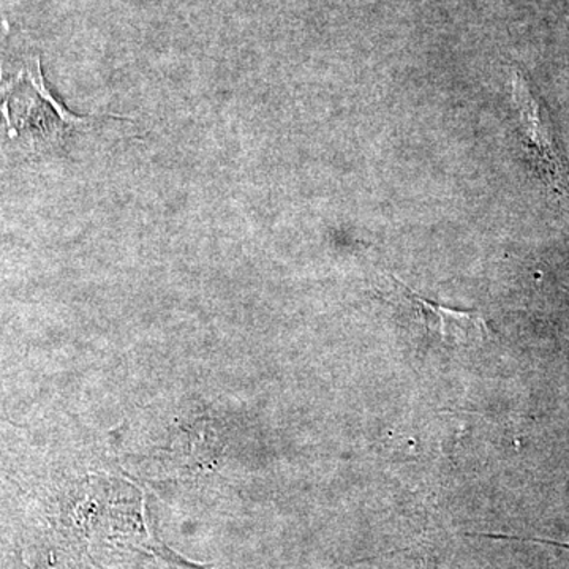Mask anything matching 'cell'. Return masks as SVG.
Instances as JSON below:
<instances>
[{
  "label": "cell",
  "instance_id": "cell-1",
  "mask_svg": "<svg viewBox=\"0 0 569 569\" xmlns=\"http://www.w3.org/2000/svg\"><path fill=\"white\" fill-rule=\"evenodd\" d=\"M86 122L56 102L39 59L17 70H0V140L54 141Z\"/></svg>",
  "mask_w": 569,
  "mask_h": 569
},
{
  "label": "cell",
  "instance_id": "cell-2",
  "mask_svg": "<svg viewBox=\"0 0 569 569\" xmlns=\"http://www.w3.org/2000/svg\"><path fill=\"white\" fill-rule=\"evenodd\" d=\"M402 284V283H400ZM407 295L417 302L425 318L427 335L440 337L447 347H470L481 342L486 335V325L477 312H459L427 301L402 284Z\"/></svg>",
  "mask_w": 569,
  "mask_h": 569
},
{
  "label": "cell",
  "instance_id": "cell-3",
  "mask_svg": "<svg viewBox=\"0 0 569 569\" xmlns=\"http://www.w3.org/2000/svg\"><path fill=\"white\" fill-rule=\"evenodd\" d=\"M512 99H515L516 111L520 126H522L523 137L530 142L533 151L537 152L538 159L542 160V167H546L550 178L553 181H567L561 173V163L559 156L553 151L552 142L548 137V130L542 126L541 116H539L537 103L533 97L530 96L529 89L523 84L520 77H516L515 84H512Z\"/></svg>",
  "mask_w": 569,
  "mask_h": 569
}]
</instances>
